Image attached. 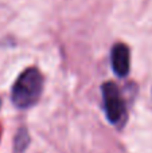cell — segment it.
<instances>
[{"label": "cell", "instance_id": "6da1fadb", "mask_svg": "<svg viewBox=\"0 0 152 153\" xmlns=\"http://www.w3.org/2000/svg\"><path fill=\"white\" fill-rule=\"evenodd\" d=\"M43 89V78L35 67L24 70L12 86L11 100L19 109L31 108L38 102Z\"/></svg>", "mask_w": 152, "mask_h": 153}, {"label": "cell", "instance_id": "7a4b0ae2", "mask_svg": "<svg viewBox=\"0 0 152 153\" xmlns=\"http://www.w3.org/2000/svg\"><path fill=\"white\" fill-rule=\"evenodd\" d=\"M102 98L108 120L115 125L121 124L127 116V108L117 85L113 82L102 85Z\"/></svg>", "mask_w": 152, "mask_h": 153}, {"label": "cell", "instance_id": "3957f363", "mask_svg": "<svg viewBox=\"0 0 152 153\" xmlns=\"http://www.w3.org/2000/svg\"><path fill=\"white\" fill-rule=\"evenodd\" d=\"M110 61H112V69L118 76H127L129 73L131 66V55H129V48L124 43H117L113 46L112 54H110Z\"/></svg>", "mask_w": 152, "mask_h": 153}, {"label": "cell", "instance_id": "277c9868", "mask_svg": "<svg viewBox=\"0 0 152 153\" xmlns=\"http://www.w3.org/2000/svg\"><path fill=\"white\" fill-rule=\"evenodd\" d=\"M28 144V134H27V130L26 129H20L16 134L15 138V149L16 152H20L24 151V148L27 146Z\"/></svg>", "mask_w": 152, "mask_h": 153}]
</instances>
